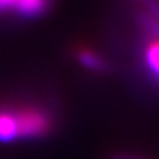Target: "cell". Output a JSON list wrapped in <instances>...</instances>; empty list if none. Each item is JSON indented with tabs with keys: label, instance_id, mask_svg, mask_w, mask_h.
I'll use <instances>...</instances> for the list:
<instances>
[{
	"label": "cell",
	"instance_id": "obj_5",
	"mask_svg": "<svg viewBox=\"0 0 159 159\" xmlns=\"http://www.w3.org/2000/svg\"><path fill=\"white\" fill-rule=\"evenodd\" d=\"M144 62L148 71L159 80V39H153L147 42L144 48Z\"/></svg>",
	"mask_w": 159,
	"mask_h": 159
},
{
	"label": "cell",
	"instance_id": "obj_7",
	"mask_svg": "<svg viewBox=\"0 0 159 159\" xmlns=\"http://www.w3.org/2000/svg\"><path fill=\"white\" fill-rule=\"evenodd\" d=\"M17 0H0V11H8V9H12L14 3Z\"/></svg>",
	"mask_w": 159,
	"mask_h": 159
},
{
	"label": "cell",
	"instance_id": "obj_4",
	"mask_svg": "<svg viewBox=\"0 0 159 159\" xmlns=\"http://www.w3.org/2000/svg\"><path fill=\"white\" fill-rule=\"evenodd\" d=\"M17 139V125L9 107L0 108V142H14Z\"/></svg>",
	"mask_w": 159,
	"mask_h": 159
},
{
	"label": "cell",
	"instance_id": "obj_6",
	"mask_svg": "<svg viewBox=\"0 0 159 159\" xmlns=\"http://www.w3.org/2000/svg\"><path fill=\"white\" fill-rule=\"evenodd\" d=\"M145 9V14L152 19L159 20V0H139Z\"/></svg>",
	"mask_w": 159,
	"mask_h": 159
},
{
	"label": "cell",
	"instance_id": "obj_8",
	"mask_svg": "<svg viewBox=\"0 0 159 159\" xmlns=\"http://www.w3.org/2000/svg\"><path fill=\"white\" fill-rule=\"evenodd\" d=\"M113 159H141V158H136V156H130V155H117V156H114Z\"/></svg>",
	"mask_w": 159,
	"mask_h": 159
},
{
	"label": "cell",
	"instance_id": "obj_3",
	"mask_svg": "<svg viewBox=\"0 0 159 159\" xmlns=\"http://www.w3.org/2000/svg\"><path fill=\"white\" fill-rule=\"evenodd\" d=\"M76 59L79 60V63L90 70V71H96V73H104L105 70H108V62L104 59V56L94 51V50H90V48H79L76 51Z\"/></svg>",
	"mask_w": 159,
	"mask_h": 159
},
{
	"label": "cell",
	"instance_id": "obj_1",
	"mask_svg": "<svg viewBox=\"0 0 159 159\" xmlns=\"http://www.w3.org/2000/svg\"><path fill=\"white\" fill-rule=\"evenodd\" d=\"M11 111L17 125V139H40L53 130V116L42 107L19 105Z\"/></svg>",
	"mask_w": 159,
	"mask_h": 159
},
{
	"label": "cell",
	"instance_id": "obj_2",
	"mask_svg": "<svg viewBox=\"0 0 159 159\" xmlns=\"http://www.w3.org/2000/svg\"><path fill=\"white\" fill-rule=\"evenodd\" d=\"M51 0H17L12 11L23 19H36L47 12Z\"/></svg>",
	"mask_w": 159,
	"mask_h": 159
}]
</instances>
